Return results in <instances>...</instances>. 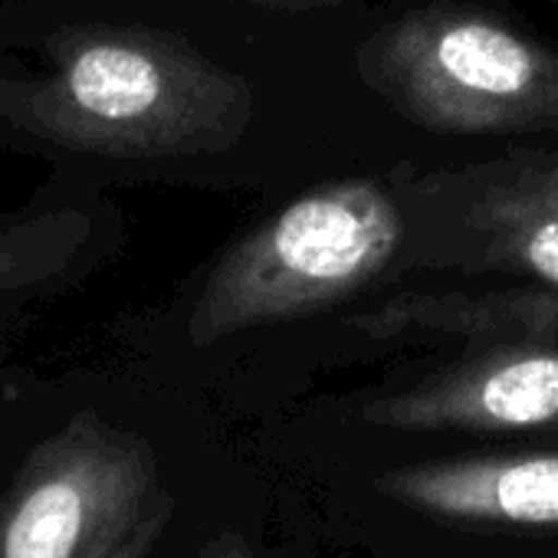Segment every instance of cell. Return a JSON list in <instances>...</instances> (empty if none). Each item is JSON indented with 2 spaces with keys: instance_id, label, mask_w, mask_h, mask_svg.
Wrapping results in <instances>:
<instances>
[{
  "instance_id": "cell-1",
  "label": "cell",
  "mask_w": 558,
  "mask_h": 558,
  "mask_svg": "<svg viewBox=\"0 0 558 558\" xmlns=\"http://www.w3.org/2000/svg\"><path fill=\"white\" fill-rule=\"evenodd\" d=\"M253 86L125 0H0V155L96 184L230 155Z\"/></svg>"
},
{
  "instance_id": "cell-2",
  "label": "cell",
  "mask_w": 558,
  "mask_h": 558,
  "mask_svg": "<svg viewBox=\"0 0 558 558\" xmlns=\"http://www.w3.org/2000/svg\"><path fill=\"white\" fill-rule=\"evenodd\" d=\"M404 207L372 178L323 184L230 243L201 276L181 336L194 349L365 290L401 256Z\"/></svg>"
},
{
  "instance_id": "cell-3",
  "label": "cell",
  "mask_w": 558,
  "mask_h": 558,
  "mask_svg": "<svg viewBox=\"0 0 558 558\" xmlns=\"http://www.w3.org/2000/svg\"><path fill=\"white\" fill-rule=\"evenodd\" d=\"M355 73L427 132H558V47L476 8L440 4L388 21L359 47Z\"/></svg>"
},
{
  "instance_id": "cell-4",
  "label": "cell",
  "mask_w": 558,
  "mask_h": 558,
  "mask_svg": "<svg viewBox=\"0 0 558 558\" xmlns=\"http://www.w3.org/2000/svg\"><path fill=\"white\" fill-rule=\"evenodd\" d=\"M165 502L148 434L73 401L0 493V558H112Z\"/></svg>"
},
{
  "instance_id": "cell-5",
  "label": "cell",
  "mask_w": 558,
  "mask_h": 558,
  "mask_svg": "<svg viewBox=\"0 0 558 558\" xmlns=\"http://www.w3.org/2000/svg\"><path fill=\"white\" fill-rule=\"evenodd\" d=\"M424 259L437 269L515 272L558 287V151H506L417 178Z\"/></svg>"
},
{
  "instance_id": "cell-6",
  "label": "cell",
  "mask_w": 558,
  "mask_h": 558,
  "mask_svg": "<svg viewBox=\"0 0 558 558\" xmlns=\"http://www.w3.org/2000/svg\"><path fill=\"white\" fill-rule=\"evenodd\" d=\"M122 246V214L102 184L50 171L0 210V339L83 290Z\"/></svg>"
},
{
  "instance_id": "cell-7",
  "label": "cell",
  "mask_w": 558,
  "mask_h": 558,
  "mask_svg": "<svg viewBox=\"0 0 558 558\" xmlns=\"http://www.w3.org/2000/svg\"><path fill=\"white\" fill-rule=\"evenodd\" d=\"M365 421L391 430H542L558 427V342H486L437 375L385 395Z\"/></svg>"
},
{
  "instance_id": "cell-8",
  "label": "cell",
  "mask_w": 558,
  "mask_h": 558,
  "mask_svg": "<svg viewBox=\"0 0 558 558\" xmlns=\"http://www.w3.org/2000/svg\"><path fill=\"white\" fill-rule=\"evenodd\" d=\"M381 489L444 519L558 525V453L417 463L381 476Z\"/></svg>"
},
{
  "instance_id": "cell-9",
  "label": "cell",
  "mask_w": 558,
  "mask_h": 558,
  "mask_svg": "<svg viewBox=\"0 0 558 558\" xmlns=\"http://www.w3.org/2000/svg\"><path fill=\"white\" fill-rule=\"evenodd\" d=\"M368 336H450L463 342L545 339L558 342V287L447 290L385 300L355 319Z\"/></svg>"
},
{
  "instance_id": "cell-10",
  "label": "cell",
  "mask_w": 558,
  "mask_h": 558,
  "mask_svg": "<svg viewBox=\"0 0 558 558\" xmlns=\"http://www.w3.org/2000/svg\"><path fill=\"white\" fill-rule=\"evenodd\" d=\"M168 519H171V502H165L155 515H148V522L112 555V558H148V551L155 548V542H158V535H161V529L168 525Z\"/></svg>"
},
{
  "instance_id": "cell-11",
  "label": "cell",
  "mask_w": 558,
  "mask_h": 558,
  "mask_svg": "<svg viewBox=\"0 0 558 558\" xmlns=\"http://www.w3.org/2000/svg\"><path fill=\"white\" fill-rule=\"evenodd\" d=\"M27 385V375L24 372H4L0 368V440L11 430V417H14V408H17V398Z\"/></svg>"
},
{
  "instance_id": "cell-12",
  "label": "cell",
  "mask_w": 558,
  "mask_h": 558,
  "mask_svg": "<svg viewBox=\"0 0 558 558\" xmlns=\"http://www.w3.org/2000/svg\"><path fill=\"white\" fill-rule=\"evenodd\" d=\"M230 4H246V8H266V11H332L342 0H230Z\"/></svg>"
}]
</instances>
